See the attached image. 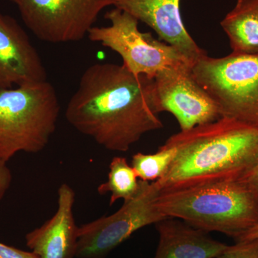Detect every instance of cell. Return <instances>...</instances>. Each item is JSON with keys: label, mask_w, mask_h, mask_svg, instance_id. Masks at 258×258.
I'll return each mask as SVG.
<instances>
[{"label": "cell", "mask_w": 258, "mask_h": 258, "mask_svg": "<svg viewBox=\"0 0 258 258\" xmlns=\"http://www.w3.org/2000/svg\"><path fill=\"white\" fill-rule=\"evenodd\" d=\"M13 181V174L8 162L0 159V201L9 191Z\"/></svg>", "instance_id": "obj_18"}, {"label": "cell", "mask_w": 258, "mask_h": 258, "mask_svg": "<svg viewBox=\"0 0 258 258\" xmlns=\"http://www.w3.org/2000/svg\"><path fill=\"white\" fill-rule=\"evenodd\" d=\"M64 114L78 132L113 152H127L144 134L164 127L154 79L109 62L83 72Z\"/></svg>", "instance_id": "obj_1"}, {"label": "cell", "mask_w": 258, "mask_h": 258, "mask_svg": "<svg viewBox=\"0 0 258 258\" xmlns=\"http://www.w3.org/2000/svg\"><path fill=\"white\" fill-rule=\"evenodd\" d=\"M155 205L166 217L181 219L206 232L235 240L258 223V200L240 181L159 192Z\"/></svg>", "instance_id": "obj_3"}, {"label": "cell", "mask_w": 258, "mask_h": 258, "mask_svg": "<svg viewBox=\"0 0 258 258\" xmlns=\"http://www.w3.org/2000/svg\"><path fill=\"white\" fill-rule=\"evenodd\" d=\"M220 25L232 52L258 55V0H237Z\"/></svg>", "instance_id": "obj_14"}, {"label": "cell", "mask_w": 258, "mask_h": 258, "mask_svg": "<svg viewBox=\"0 0 258 258\" xmlns=\"http://www.w3.org/2000/svg\"><path fill=\"white\" fill-rule=\"evenodd\" d=\"M105 18L110 25L93 26L88 39L118 53L122 64L134 74L154 79L169 68L193 67V62L175 47L141 32L139 20L126 12L115 8L107 12Z\"/></svg>", "instance_id": "obj_6"}, {"label": "cell", "mask_w": 258, "mask_h": 258, "mask_svg": "<svg viewBox=\"0 0 258 258\" xmlns=\"http://www.w3.org/2000/svg\"><path fill=\"white\" fill-rule=\"evenodd\" d=\"M159 193L153 182L139 180L138 192L118 211L79 227L76 257L104 258L137 230L168 218L156 207Z\"/></svg>", "instance_id": "obj_7"}, {"label": "cell", "mask_w": 258, "mask_h": 258, "mask_svg": "<svg viewBox=\"0 0 258 258\" xmlns=\"http://www.w3.org/2000/svg\"><path fill=\"white\" fill-rule=\"evenodd\" d=\"M258 238V223L254 225L253 227L246 231L242 234L235 239V242H242V241L254 240Z\"/></svg>", "instance_id": "obj_21"}, {"label": "cell", "mask_w": 258, "mask_h": 258, "mask_svg": "<svg viewBox=\"0 0 258 258\" xmlns=\"http://www.w3.org/2000/svg\"><path fill=\"white\" fill-rule=\"evenodd\" d=\"M181 0H112L113 6L147 24L159 38L175 47L194 64L207 52L186 30L180 13Z\"/></svg>", "instance_id": "obj_11"}, {"label": "cell", "mask_w": 258, "mask_h": 258, "mask_svg": "<svg viewBox=\"0 0 258 258\" xmlns=\"http://www.w3.org/2000/svg\"><path fill=\"white\" fill-rule=\"evenodd\" d=\"M164 145L176 154L167 172L153 181L159 192L239 181L258 164V128L225 117L181 131Z\"/></svg>", "instance_id": "obj_2"}, {"label": "cell", "mask_w": 258, "mask_h": 258, "mask_svg": "<svg viewBox=\"0 0 258 258\" xmlns=\"http://www.w3.org/2000/svg\"><path fill=\"white\" fill-rule=\"evenodd\" d=\"M18 7L24 23L49 43L79 42L93 28L112 0H10Z\"/></svg>", "instance_id": "obj_8"}, {"label": "cell", "mask_w": 258, "mask_h": 258, "mask_svg": "<svg viewBox=\"0 0 258 258\" xmlns=\"http://www.w3.org/2000/svg\"><path fill=\"white\" fill-rule=\"evenodd\" d=\"M60 110L55 88L47 81L0 90V159L8 162L19 152L43 150Z\"/></svg>", "instance_id": "obj_4"}, {"label": "cell", "mask_w": 258, "mask_h": 258, "mask_svg": "<svg viewBox=\"0 0 258 258\" xmlns=\"http://www.w3.org/2000/svg\"><path fill=\"white\" fill-rule=\"evenodd\" d=\"M174 148L163 145L155 154L137 153L132 159V166L140 180L155 181L167 172L176 157Z\"/></svg>", "instance_id": "obj_16"}, {"label": "cell", "mask_w": 258, "mask_h": 258, "mask_svg": "<svg viewBox=\"0 0 258 258\" xmlns=\"http://www.w3.org/2000/svg\"><path fill=\"white\" fill-rule=\"evenodd\" d=\"M0 258H39L33 252H27L0 242Z\"/></svg>", "instance_id": "obj_19"}, {"label": "cell", "mask_w": 258, "mask_h": 258, "mask_svg": "<svg viewBox=\"0 0 258 258\" xmlns=\"http://www.w3.org/2000/svg\"><path fill=\"white\" fill-rule=\"evenodd\" d=\"M239 181L243 183L258 200V164L250 172Z\"/></svg>", "instance_id": "obj_20"}, {"label": "cell", "mask_w": 258, "mask_h": 258, "mask_svg": "<svg viewBox=\"0 0 258 258\" xmlns=\"http://www.w3.org/2000/svg\"><path fill=\"white\" fill-rule=\"evenodd\" d=\"M47 71L26 32L0 13V90L47 81Z\"/></svg>", "instance_id": "obj_10"}, {"label": "cell", "mask_w": 258, "mask_h": 258, "mask_svg": "<svg viewBox=\"0 0 258 258\" xmlns=\"http://www.w3.org/2000/svg\"><path fill=\"white\" fill-rule=\"evenodd\" d=\"M156 227L159 241L154 258H216L228 246L175 218L164 219Z\"/></svg>", "instance_id": "obj_13"}, {"label": "cell", "mask_w": 258, "mask_h": 258, "mask_svg": "<svg viewBox=\"0 0 258 258\" xmlns=\"http://www.w3.org/2000/svg\"><path fill=\"white\" fill-rule=\"evenodd\" d=\"M216 258H258V238L228 245Z\"/></svg>", "instance_id": "obj_17"}, {"label": "cell", "mask_w": 258, "mask_h": 258, "mask_svg": "<svg viewBox=\"0 0 258 258\" xmlns=\"http://www.w3.org/2000/svg\"><path fill=\"white\" fill-rule=\"evenodd\" d=\"M191 71L216 102L222 117L258 128V55L232 52L218 58L206 55Z\"/></svg>", "instance_id": "obj_5"}, {"label": "cell", "mask_w": 258, "mask_h": 258, "mask_svg": "<svg viewBox=\"0 0 258 258\" xmlns=\"http://www.w3.org/2000/svg\"><path fill=\"white\" fill-rule=\"evenodd\" d=\"M191 69V66L169 68L154 78L158 113H171L181 131L222 118L216 102L195 80Z\"/></svg>", "instance_id": "obj_9"}, {"label": "cell", "mask_w": 258, "mask_h": 258, "mask_svg": "<svg viewBox=\"0 0 258 258\" xmlns=\"http://www.w3.org/2000/svg\"><path fill=\"white\" fill-rule=\"evenodd\" d=\"M139 189L138 176L124 157L113 158L109 165L108 181L98 186L97 191L104 195L111 192L110 206L122 199L126 202L137 195Z\"/></svg>", "instance_id": "obj_15"}, {"label": "cell", "mask_w": 258, "mask_h": 258, "mask_svg": "<svg viewBox=\"0 0 258 258\" xmlns=\"http://www.w3.org/2000/svg\"><path fill=\"white\" fill-rule=\"evenodd\" d=\"M57 197L55 215L25 236L27 246L39 258L76 257L79 230L74 215L76 193L64 183L59 187Z\"/></svg>", "instance_id": "obj_12"}]
</instances>
